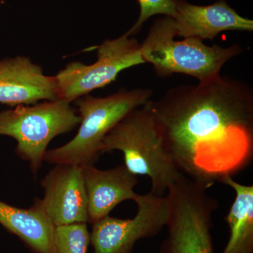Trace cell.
<instances>
[{
	"label": "cell",
	"mask_w": 253,
	"mask_h": 253,
	"mask_svg": "<svg viewBox=\"0 0 253 253\" xmlns=\"http://www.w3.org/2000/svg\"><path fill=\"white\" fill-rule=\"evenodd\" d=\"M150 106L178 170L209 189L253 159V90L219 76L168 89Z\"/></svg>",
	"instance_id": "6da1fadb"
},
{
	"label": "cell",
	"mask_w": 253,
	"mask_h": 253,
	"mask_svg": "<svg viewBox=\"0 0 253 253\" xmlns=\"http://www.w3.org/2000/svg\"><path fill=\"white\" fill-rule=\"evenodd\" d=\"M101 150L102 154L121 151L131 172L149 176L156 196H165L182 174L165 149L150 101L123 118L105 136Z\"/></svg>",
	"instance_id": "7a4b0ae2"
},
{
	"label": "cell",
	"mask_w": 253,
	"mask_h": 253,
	"mask_svg": "<svg viewBox=\"0 0 253 253\" xmlns=\"http://www.w3.org/2000/svg\"><path fill=\"white\" fill-rule=\"evenodd\" d=\"M175 37L173 18L161 16L155 19L141 44L143 59L152 65L159 77L181 73L199 82L208 81L219 76L228 61L244 51L237 44L228 47L207 46L199 38L175 41Z\"/></svg>",
	"instance_id": "3957f363"
},
{
	"label": "cell",
	"mask_w": 253,
	"mask_h": 253,
	"mask_svg": "<svg viewBox=\"0 0 253 253\" xmlns=\"http://www.w3.org/2000/svg\"><path fill=\"white\" fill-rule=\"evenodd\" d=\"M153 94L151 88L121 89L106 97L87 94L76 100L81 118L77 134L67 144L47 150L44 162L93 166L102 155L105 136L128 113L151 101Z\"/></svg>",
	"instance_id": "277c9868"
},
{
	"label": "cell",
	"mask_w": 253,
	"mask_h": 253,
	"mask_svg": "<svg viewBox=\"0 0 253 253\" xmlns=\"http://www.w3.org/2000/svg\"><path fill=\"white\" fill-rule=\"evenodd\" d=\"M208 189L184 174L169 188L168 236L158 253H214L213 214L219 203Z\"/></svg>",
	"instance_id": "5b68a950"
},
{
	"label": "cell",
	"mask_w": 253,
	"mask_h": 253,
	"mask_svg": "<svg viewBox=\"0 0 253 253\" xmlns=\"http://www.w3.org/2000/svg\"><path fill=\"white\" fill-rule=\"evenodd\" d=\"M81 122L76 110L63 100L20 105L0 112V135L14 138L16 154L29 163L36 176L50 141L72 131Z\"/></svg>",
	"instance_id": "8992f818"
},
{
	"label": "cell",
	"mask_w": 253,
	"mask_h": 253,
	"mask_svg": "<svg viewBox=\"0 0 253 253\" xmlns=\"http://www.w3.org/2000/svg\"><path fill=\"white\" fill-rule=\"evenodd\" d=\"M96 50L97 60L91 65L79 61L68 63L54 76L57 84L58 100L71 104L116 81L123 70L145 63L141 54V43L126 33L116 39L106 40Z\"/></svg>",
	"instance_id": "52a82bcc"
},
{
	"label": "cell",
	"mask_w": 253,
	"mask_h": 253,
	"mask_svg": "<svg viewBox=\"0 0 253 253\" xmlns=\"http://www.w3.org/2000/svg\"><path fill=\"white\" fill-rule=\"evenodd\" d=\"M137 206L131 219H118L108 215L92 224L90 244L94 253H131L138 241L158 235L166 226L168 204L166 196L151 191L138 195Z\"/></svg>",
	"instance_id": "ba28073f"
},
{
	"label": "cell",
	"mask_w": 253,
	"mask_h": 253,
	"mask_svg": "<svg viewBox=\"0 0 253 253\" xmlns=\"http://www.w3.org/2000/svg\"><path fill=\"white\" fill-rule=\"evenodd\" d=\"M41 185L44 198L40 201L53 225L88 222L83 167L56 164L42 179Z\"/></svg>",
	"instance_id": "9c48e42d"
},
{
	"label": "cell",
	"mask_w": 253,
	"mask_h": 253,
	"mask_svg": "<svg viewBox=\"0 0 253 253\" xmlns=\"http://www.w3.org/2000/svg\"><path fill=\"white\" fill-rule=\"evenodd\" d=\"M58 100L54 76L24 56L0 60V103L11 107Z\"/></svg>",
	"instance_id": "30bf717a"
},
{
	"label": "cell",
	"mask_w": 253,
	"mask_h": 253,
	"mask_svg": "<svg viewBox=\"0 0 253 253\" xmlns=\"http://www.w3.org/2000/svg\"><path fill=\"white\" fill-rule=\"evenodd\" d=\"M176 37L212 41L221 32L253 31V21L241 16L225 1L197 5L175 0L174 17Z\"/></svg>",
	"instance_id": "8fae6325"
},
{
	"label": "cell",
	"mask_w": 253,
	"mask_h": 253,
	"mask_svg": "<svg viewBox=\"0 0 253 253\" xmlns=\"http://www.w3.org/2000/svg\"><path fill=\"white\" fill-rule=\"evenodd\" d=\"M87 199L88 222L94 224L106 216L118 204L134 200L138 195L134 188L139 183L137 176L125 165L101 170L93 166L83 167Z\"/></svg>",
	"instance_id": "7c38bea8"
},
{
	"label": "cell",
	"mask_w": 253,
	"mask_h": 253,
	"mask_svg": "<svg viewBox=\"0 0 253 253\" xmlns=\"http://www.w3.org/2000/svg\"><path fill=\"white\" fill-rule=\"evenodd\" d=\"M0 224L22 240L35 253H53L55 226L46 215L40 199L27 209L0 201Z\"/></svg>",
	"instance_id": "4fadbf2b"
},
{
	"label": "cell",
	"mask_w": 253,
	"mask_h": 253,
	"mask_svg": "<svg viewBox=\"0 0 253 253\" xmlns=\"http://www.w3.org/2000/svg\"><path fill=\"white\" fill-rule=\"evenodd\" d=\"M220 183L236 193L225 217L230 235L221 253H253V186L240 184L232 176H226Z\"/></svg>",
	"instance_id": "5bb4252c"
},
{
	"label": "cell",
	"mask_w": 253,
	"mask_h": 253,
	"mask_svg": "<svg viewBox=\"0 0 253 253\" xmlns=\"http://www.w3.org/2000/svg\"><path fill=\"white\" fill-rule=\"evenodd\" d=\"M90 233L86 223L55 226L53 253H87Z\"/></svg>",
	"instance_id": "9a60e30c"
},
{
	"label": "cell",
	"mask_w": 253,
	"mask_h": 253,
	"mask_svg": "<svg viewBox=\"0 0 253 253\" xmlns=\"http://www.w3.org/2000/svg\"><path fill=\"white\" fill-rule=\"evenodd\" d=\"M137 1L140 12L136 22L126 33L129 37L139 34L145 23L152 16L174 17L175 14V0H137Z\"/></svg>",
	"instance_id": "2e32d148"
}]
</instances>
